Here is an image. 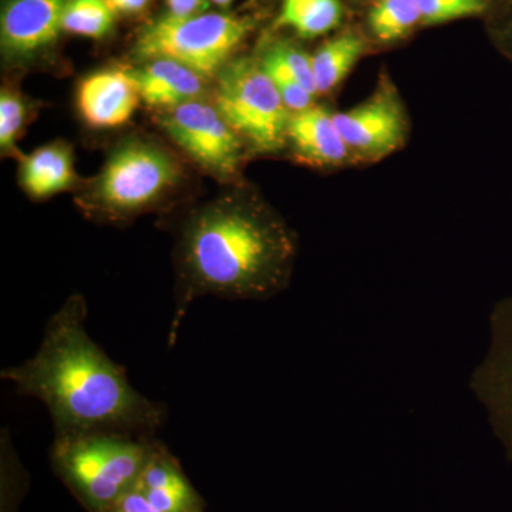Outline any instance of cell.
I'll return each instance as SVG.
<instances>
[{
	"instance_id": "obj_3",
	"label": "cell",
	"mask_w": 512,
	"mask_h": 512,
	"mask_svg": "<svg viewBox=\"0 0 512 512\" xmlns=\"http://www.w3.org/2000/svg\"><path fill=\"white\" fill-rule=\"evenodd\" d=\"M183 178V167L167 148L151 138L127 137L111 148L77 205L94 221L123 224L164 204Z\"/></svg>"
},
{
	"instance_id": "obj_24",
	"label": "cell",
	"mask_w": 512,
	"mask_h": 512,
	"mask_svg": "<svg viewBox=\"0 0 512 512\" xmlns=\"http://www.w3.org/2000/svg\"><path fill=\"white\" fill-rule=\"evenodd\" d=\"M265 53L281 64L286 72L291 73L306 90L315 96L318 94L315 74H313L312 56L306 55L298 47L285 45V43L269 47Z\"/></svg>"
},
{
	"instance_id": "obj_19",
	"label": "cell",
	"mask_w": 512,
	"mask_h": 512,
	"mask_svg": "<svg viewBox=\"0 0 512 512\" xmlns=\"http://www.w3.org/2000/svg\"><path fill=\"white\" fill-rule=\"evenodd\" d=\"M116 15L106 0H67L63 13V32L103 39L113 30Z\"/></svg>"
},
{
	"instance_id": "obj_27",
	"label": "cell",
	"mask_w": 512,
	"mask_h": 512,
	"mask_svg": "<svg viewBox=\"0 0 512 512\" xmlns=\"http://www.w3.org/2000/svg\"><path fill=\"white\" fill-rule=\"evenodd\" d=\"M114 15H137L150 5V0H106Z\"/></svg>"
},
{
	"instance_id": "obj_6",
	"label": "cell",
	"mask_w": 512,
	"mask_h": 512,
	"mask_svg": "<svg viewBox=\"0 0 512 512\" xmlns=\"http://www.w3.org/2000/svg\"><path fill=\"white\" fill-rule=\"evenodd\" d=\"M211 100L249 150L285 147L292 113L258 60H231L215 77Z\"/></svg>"
},
{
	"instance_id": "obj_22",
	"label": "cell",
	"mask_w": 512,
	"mask_h": 512,
	"mask_svg": "<svg viewBox=\"0 0 512 512\" xmlns=\"http://www.w3.org/2000/svg\"><path fill=\"white\" fill-rule=\"evenodd\" d=\"M421 23L440 25L451 20L483 15L493 6V0H416Z\"/></svg>"
},
{
	"instance_id": "obj_25",
	"label": "cell",
	"mask_w": 512,
	"mask_h": 512,
	"mask_svg": "<svg viewBox=\"0 0 512 512\" xmlns=\"http://www.w3.org/2000/svg\"><path fill=\"white\" fill-rule=\"evenodd\" d=\"M104 512H160L136 488H131Z\"/></svg>"
},
{
	"instance_id": "obj_8",
	"label": "cell",
	"mask_w": 512,
	"mask_h": 512,
	"mask_svg": "<svg viewBox=\"0 0 512 512\" xmlns=\"http://www.w3.org/2000/svg\"><path fill=\"white\" fill-rule=\"evenodd\" d=\"M470 387L512 461V296L491 311L490 345L471 376Z\"/></svg>"
},
{
	"instance_id": "obj_10",
	"label": "cell",
	"mask_w": 512,
	"mask_h": 512,
	"mask_svg": "<svg viewBox=\"0 0 512 512\" xmlns=\"http://www.w3.org/2000/svg\"><path fill=\"white\" fill-rule=\"evenodd\" d=\"M67 0H6L0 18L2 55L26 63L50 49L63 32Z\"/></svg>"
},
{
	"instance_id": "obj_14",
	"label": "cell",
	"mask_w": 512,
	"mask_h": 512,
	"mask_svg": "<svg viewBox=\"0 0 512 512\" xmlns=\"http://www.w3.org/2000/svg\"><path fill=\"white\" fill-rule=\"evenodd\" d=\"M140 99L157 110H168L188 101L204 99L207 79L173 60H148L131 72Z\"/></svg>"
},
{
	"instance_id": "obj_16",
	"label": "cell",
	"mask_w": 512,
	"mask_h": 512,
	"mask_svg": "<svg viewBox=\"0 0 512 512\" xmlns=\"http://www.w3.org/2000/svg\"><path fill=\"white\" fill-rule=\"evenodd\" d=\"M365 52V43L353 33H345L328 40L312 56L318 94L332 92L352 72Z\"/></svg>"
},
{
	"instance_id": "obj_15",
	"label": "cell",
	"mask_w": 512,
	"mask_h": 512,
	"mask_svg": "<svg viewBox=\"0 0 512 512\" xmlns=\"http://www.w3.org/2000/svg\"><path fill=\"white\" fill-rule=\"evenodd\" d=\"M19 184L33 200H46L79 184L73 148L53 141L19 158Z\"/></svg>"
},
{
	"instance_id": "obj_1",
	"label": "cell",
	"mask_w": 512,
	"mask_h": 512,
	"mask_svg": "<svg viewBox=\"0 0 512 512\" xmlns=\"http://www.w3.org/2000/svg\"><path fill=\"white\" fill-rule=\"evenodd\" d=\"M87 303L72 295L47 322L42 343L22 365L0 377L20 396L45 404L55 436L119 433L156 437L167 407L134 389L86 328Z\"/></svg>"
},
{
	"instance_id": "obj_11",
	"label": "cell",
	"mask_w": 512,
	"mask_h": 512,
	"mask_svg": "<svg viewBox=\"0 0 512 512\" xmlns=\"http://www.w3.org/2000/svg\"><path fill=\"white\" fill-rule=\"evenodd\" d=\"M140 100L131 70H97L77 86V111L87 126L99 130L124 126Z\"/></svg>"
},
{
	"instance_id": "obj_13",
	"label": "cell",
	"mask_w": 512,
	"mask_h": 512,
	"mask_svg": "<svg viewBox=\"0 0 512 512\" xmlns=\"http://www.w3.org/2000/svg\"><path fill=\"white\" fill-rule=\"evenodd\" d=\"M288 141L296 156L316 167H335L346 163L352 151L343 140L333 114L323 107L292 114Z\"/></svg>"
},
{
	"instance_id": "obj_2",
	"label": "cell",
	"mask_w": 512,
	"mask_h": 512,
	"mask_svg": "<svg viewBox=\"0 0 512 512\" xmlns=\"http://www.w3.org/2000/svg\"><path fill=\"white\" fill-rule=\"evenodd\" d=\"M296 258L291 229L249 194H225L185 220L175 247L177 293L168 345L195 299L266 301L288 288Z\"/></svg>"
},
{
	"instance_id": "obj_20",
	"label": "cell",
	"mask_w": 512,
	"mask_h": 512,
	"mask_svg": "<svg viewBox=\"0 0 512 512\" xmlns=\"http://www.w3.org/2000/svg\"><path fill=\"white\" fill-rule=\"evenodd\" d=\"M35 113L28 97L16 87L3 86L0 92V150L2 156L22 157L19 153V138L28 127L30 116Z\"/></svg>"
},
{
	"instance_id": "obj_29",
	"label": "cell",
	"mask_w": 512,
	"mask_h": 512,
	"mask_svg": "<svg viewBox=\"0 0 512 512\" xmlns=\"http://www.w3.org/2000/svg\"><path fill=\"white\" fill-rule=\"evenodd\" d=\"M214 5L221 6V8H225V6L231 5L234 0H210Z\"/></svg>"
},
{
	"instance_id": "obj_26",
	"label": "cell",
	"mask_w": 512,
	"mask_h": 512,
	"mask_svg": "<svg viewBox=\"0 0 512 512\" xmlns=\"http://www.w3.org/2000/svg\"><path fill=\"white\" fill-rule=\"evenodd\" d=\"M168 15L174 18H187V16L200 15L207 12L210 0H165Z\"/></svg>"
},
{
	"instance_id": "obj_17",
	"label": "cell",
	"mask_w": 512,
	"mask_h": 512,
	"mask_svg": "<svg viewBox=\"0 0 512 512\" xmlns=\"http://www.w3.org/2000/svg\"><path fill=\"white\" fill-rule=\"evenodd\" d=\"M340 19L342 5L339 0H284L276 25L312 39L335 29Z\"/></svg>"
},
{
	"instance_id": "obj_28",
	"label": "cell",
	"mask_w": 512,
	"mask_h": 512,
	"mask_svg": "<svg viewBox=\"0 0 512 512\" xmlns=\"http://www.w3.org/2000/svg\"><path fill=\"white\" fill-rule=\"evenodd\" d=\"M501 35H503V40L510 47L512 53V2L508 6L507 13H505L503 25H501Z\"/></svg>"
},
{
	"instance_id": "obj_21",
	"label": "cell",
	"mask_w": 512,
	"mask_h": 512,
	"mask_svg": "<svg viewBox=\"0 0 512 512\" xmlns=\"http://www.w3.org/2000/svg\"><path fill=\"white\" fill-rule=\"evenodd\" d=\"M2 512H16L28 485V474L13 450L8 430L2 431Z\"/></svg>"
},
{
	"instance_id": "obj_5",
	"label": "cell",
	"mask_w": 512,
	"mask_h": 512,
	"mask_svg": "<svg viewBox=\"0 0 512 512\" xmlns=\"http://www.w3.org/2000/svg\"><path fill=\"white\" fill-rule=\"evenodd\" d=\"M251 22L227 13H200L187 18L164 15L137 37L134 53L143 62L173 60L215 79L251 32Z\"/></svg>"
},
{
	"instance_id": "obj_23",
	"label": "cell",
	"mask_w": 512,
	"mask_h": 512,
	"mask_svg": "<svg viewBox=\"0 0 512 512\" xmlns=\"http://www.w3.org/2000/svg\"><path fill=\"white\" fill-rule=\"evenodd\" d=\"M258 62L264 72L268 74L272 83L275 84L276 90L281 94L282 101L292 114L311 109L316 97L315 94L306 90L291 73L286 72L281 64L266 53Z\"/></svg>"
},
{
	"instance_id": "obj_7",
	"label": "cell",
	"mask_w": 512,
	"mask_h": 512,
	"mask_svg": "<svg viewBox=\"0 0 512 512\" xmlns=\"http://www.w3.org/2000/svg\"><path fill=\"white\" fill-rule=\"evenodd\" d=\"M158 126L192 163L220 181L238 177L245 144L212 100L188 101L161 110Z\"/></svg>"
},
{
	"instance_id": "obj_4",
	"label": "cell",
	"mask_w": 512,
	"mask_h": 512,
	"mask_svg": "<svg viewBox=\"0 0 512 512\" xmlns=\"http://www.w3.org/2000/svg\"><path fill=\"white\" fill-rule=\"evenodd\" d=\"M156 437L119 433L55 436L50 464L89 512H104L136 485Z\"/></svg>"
},
{
	"instance_id": "obj_18",
	"label": "cell",
	"mask_w": 512,
	"mask_h": 512,
	"mask_svg": "<svg viewBox=\"0 0 512 512\" xmlns=\"http://www.w3.org/2000/svg\"><path fill=\"white\" fill-rule=\"evenodd\" d=\"M367 22L380 42H394L421 23L420 9L416 0H377Z\"/></svg>"
},
{
	"instance_id": "obj_12",
	"label": "cell",
	"mask_w": 512,
	"mask_h": 512,
	"mask_svg": "<svg viewBox=\"0 0 512 512\" xmlns=\"http://www.w3.org/2000/svg\"><path fill=\"white\" fill-rule=\"evenodd\" d=\"M134 488L160 512H205L207 507L180 460L157 439Z\"/></svg>"
},
{
	"instance_id": "obj_9",
	"label": "cell",
	"mask_w": 512,
	"mask_h": 512,
	"mask_svg": "<svg viewBox=\"0 0 512 512\" xmlns=\"http://www.w3.org/2000/svg\"><path fill=\"white\" fill-rule=\"evenodd\" d=\"M336 126L352 154L379 158L402 146L406 137V114L394 90H377L353 109L333 114Z\"/></svg>"
}]
</instances>
